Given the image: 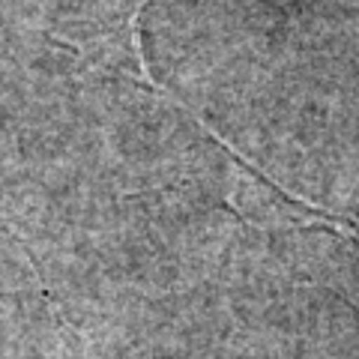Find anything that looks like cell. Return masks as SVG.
<instances>
[{
  "label": "cell",
  "mask_w": 359,
  "mask_h": 359,
  "mask_svg": "<svg viewBox=\"0 0 359 359\" xmlns=\"http://www.w3.org/2000/svg\"><path fill=\"white\" fill-rule=\"evenodd\" d=\"M132 48H135V57H138V72H141V81L144 84H147L150 90H153V93H159V96H165L168 99V102H174L180 111H186V114L189 117H192L195 123H198V126L201 129H204L207 135H210V138L212 141H216V144H222V147L224 150H228L231 156H233V159H237V162H243L245 168H249V171H255L257 177H261L264 180V183H269V186H273L276 189V192H282L287 201H294V204H299V207H306L309 212H311V216H314V222H323V224H330V228H335V231H341V233H351V237H359V222H351V219H344V216H335V212H330L327 207H320V204H311V201L309 198H302V195H297V192H290V189H285L282 183H278V180H273V177H269V174H264L261 171V168H257L252 159H249V156H245V153H240L237 147H233V144L228 141V138H224V135L222 132H216V129H212L210 126V123L204 120V117H201L198 114V111L192 108V105H186L183 102V99H177L174 96V90H168L162 81H156V78H153V72H150V66H147V57H144V51H141V39H132Z\"/></svg>",
  "instance_id": "6da1fadb"
}]
</instances>
